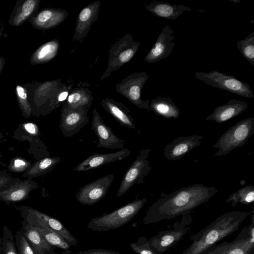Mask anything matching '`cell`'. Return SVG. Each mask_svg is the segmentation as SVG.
I'll return each mask as SVG.
<instances>
[{"label":"cell","instance_id":"1","mask_svg":"<svg viewBox=\"0 0 254 254\" xmlns=\"http://www.w3.org/2000/svg\"><path fill=\"white\" fill-rule=\"evenodd\" d=\"M218 189L202 184H194L177 190L163 196L148 209L143 221L148 224L186 215L214 195Z\"/></svg>","mask_w":254,"mask_h":254},{"label":"cell","instance_id":"2","mask_svg":"<svg viewBox=\"0 0 254 254\" xmlns=\"http://www.w3.org/2000/svg\"><path fill=\"white\" fill-rule=\"evenodd\" d=\"M250 214L245 211H232L220 216L206 227L191 235L192 243L181 254H201L236 232Z\"/></svg>","mask_w":254,"mask_h":254},{"label":"cell","instance_id":"3","mask_svg":"<svg viewBox=\"0 0 254 254\" xmlns=\"http://www.w3.org/2000/svg\"><path fill=\"white\" fill-rule=\"evenodd\" d=\"M146 201V198L135 199L111 213L92 219L88 227L97 231L118 228L132 219Z\"/></svg>","mask_w":254,"mask_h":254},{"label":"cell","instance_id":"4","mask_svg":"<svg viewBox=\"0 0 254 254\" xmlns=\"http://www.w3.org/2000/svg\"><path fill=\"white\" fill-rule=\"evenodd\" d=\"M254 133V118L240 121L227 129L213 145L218 149L214 155H225L232 150L243 146Z\"/></svg>","mask_w":254,"mask_h":254},{"label":"cell","instance_id":"5","mask_svg":"<svg viewBox=\"0 0 254 254\" xmlns=\"http://www.w3.org/2000/svg\"><path fill=\"white\" fill-rule=\"evenodd\" d=\"M23 218L21 223L35 228H48L60 235L71 245H77L76 239L58 220L36 209L21 206L16 208Z\"/></svg>","mask_w":254,"mask_h":254},{"label":"cell","instance_id":"6","mask_svg":"<svg viewBox=\"0 0 254 254\" xmlns=\"http://www.w3.org/2000/svg\"><path fill=\"white\" fill-rule=\"evenodd\" d=\"M251 224L245 226L231 242H223L210 247L201 254H254V215Z\"/></svg>","mask_w":254,"mask_h":254},{"label":"cell","instance_id":"7","mask_svg":"<svg viewBox=\"0 0 254 254\" xmlns=\"http://www.w3.org/2000/svg\"><path fill=\"white\" fill-rule=\"evenodd\" d=\"M192 219L190 213L183 216L173 228L159 231L148 240L150 247L156 254H162L177 244L190 231Z\"/></svg>","mask_w":254,"mask_h":254},{"label":"cell","instance_id":"8","mask_svg":"<svg viewBox=\"0 0 254 254\" xmlns=\"http://www.w3.org/2000/svg\"><path fill=\"white\" fill-rule=\"evenodd\" d=\"M195 77L198 80L214 88L248 98H253L254 94L251 87L246 83L233 75H227L219 71L196 72Z\"/></svg>","mask_w":254,"mask_h":254},{"label":"cell","instance_id":"9","mask_svg":"<svg viewBox=\"0 0 254 254\" xmlns=\"http://www.w3.org/2000/svg\"><path fill=\"white\" fill-rule=\"evenodd\" d=\"M140 44L134 41L130 34H126L119 39L109 50L108 65L101 80L128 63L135 55Z\"/></svg>","mask_w":254,"mask_h":254},{"label":"cell","instance_id":"10","mask_svg":"<svg viewBox=\"0 0 254 254\" xmlns=\"http://www.w3.org/2000/svg\"><path fill=\"white\" fill-rule=\"evenodd\" d=\"M150 151L149 148H143L140 150L138 155L122 179L117 191L118 197L122 196L134 185L143 183L144 178L152 169L147 160Z\"/></svg>","mask_w":254,"mask_h":254},{"label":"cell","instance_id":"11","mask_svg":"<svg viewBox=\"0 0 254 254\" xmlns=\"http://www.w3.org/2000/svg\"><path fill=\"white\" fill-rule=\"evenodd\" d=\"M148 77L145 72H135L123 79L116 85L117 92L139 108L150 111L149 100L144 101L141 98V89Z\"/></svg>","mask_w":254,"mask_h":254},{"label":"cell","instance_id":"12","mask_svg":"<svg viewBox=\"0 0 254 254\" xmlns=\"http://www.w3.org/2000/svg\"><path fill=\"white\" fill-rule=\"evenodd\" d=\"M114 178V175L110 174L85 185L77 192V201L86 205H93L99 201L107 193Z\"/></svg>","mask_w":254,"mask_h":254},{"label":"cell","instance_id":"13","mask_svg":"<svg viewBox=\"0 0 254 254\" xmlns=\"http://www.w3.org/2000/svg\"><path fill=\"white\" fill-rule=\"evenodd\" d=\"M89 110L79 108H67L62 106L60 128L63 135L70 137L78 133L89 122Z\"/></svg>","mask_w":254,"mask_h":254},{"label":"cell","instance_id":"14","mask_svg":"<svg viewBox=\"0 0 254 254\" xmlns=\"http://www.w3.org/2000/svg\"><path fill=\"white\" fill-rule=\"evenodd\" d=\"M91 128L99 138L97 147L110 149L124 148L125 140L115 135L111 128L103 123L96 108L93 111Z\"/></svg>","mask_w":254,"mask_h":254},{"label":"cell","instance_id":"15","mask_svg":"<svg viewBox=\"0 0 254 254\" xmlns=\"http://www.w3.org/2000/svg\"><path fill=\"white\" fill-rule=\"evenodd\" d=\"M174 33L169 25L164 26L154 45L145 56L144 61L154 63L169 56L175 45Z\"/></svg>","mask_w":254,"mask_h":254},{"label":"cell","instance_id":"16","mask_svg":"<svg viewBox=\"0 0 254 254\" xmlns=\"http://www.w3.org/2000/svg\"><path fill=\"white\" fill-rule=\"evenodd\" d=\"M38 187V184L32 179L21 180L18 178H14L7 188L0 192V200L6 203L24 200L28 197L30 193Z\"/></svg>","mask_w":254,"mask_h":254},{"label":"cell","instance_id":"17","mask_svg":"<svg viewBox=\"0 0 254 254\" xmlns=\"http://www.w3.org/2000/svg\"><path fill=\"white\" fill-rule=\"evenodd\" d=\"M203 136L193 135L179 137L164 147V155L168 161H177L199 146Z\"/></svg>","mask_w":254,"mask_h":254},{"label":"cell","instance_id":"18","mask_svg":"<svg viewBox=\"0 0 254 254\" xmlns=\"http://www.w3.org/2000/svg\"><path fill=\"white\" fill-rule=\"evenodd\" d=\"M131 154L130 151L127 148L112 153H94L89 156L81 162L73 170L83 172L96 169L109 163L121 161Z\"/></svg>","mask_w":254,"mask_h":254},{"label":"cell","instance_id":"19","mask_svg":"<svg viewBox=\"0 0 254 254\" xmlns=\"http://www.w3.org/2000/svg\"><path fill=\"white\" fill-rule=\"evenodd\" d=\"M100 2L97 0L88 4L79 13L72 40L79 41L88 34L92 24L98 18Z\"/></svg>","mask_w":254,"mask_h":254},{"label":"cell","instance_id":"20","mask_svg":"<svg viewBox=\"0 0 254 254\" xmlns=\"http://www.w3.org/2000/svg\"><path fill=\"white\" fill-rule=\"evenodd\" d=\"M68 13L59 8H45L37 13L30 19L32 26L37 29L47 30L54 28L62 23Z\"/></svg>","mask_w":254,"mask_h":254},{"label":"cell","instance_id":"21","mask_svg":"<svg viewBox=\"0 0 254 254\" xmlns=\"http://www.w3.org/2000/svg\"><path fill=\"white\" fill-rule=\"evenodd\" d=\"M247 108L246 102L237 99H230L226 104L215 108L206 120L214 121L217 123H224L239 115Z\"/></svg>","mask_w":254,"mask_h":254},{"label":"cell","instance_id":"22","mask_svg":"<svg viewBox=\"0 0 254 254\" xmlns=\"http://www.w3.org/2000/svg\"><path fill=\"white\" fill-rule=\"evenodd\" d=\"M40 0H18L11 12L9 24L17 27L25 21L30 20L36 14L39 8Z\"/></svg>","mask_w":254,"mask_h":254},{"label":"cell","instance_id":"23","mask_svg":"<svg viewBox=\"0 0 254 254\" xmlns=\"http://www.w3.org/2000/svg\"><path fill=\"white\" fill-rule=\"evenodd\" d=\"M101 104L121 126L128 128H136L131 112L124 104L109 98L102 99Z\"/></svg>","mask_w":254,"mask_h":254},{"label":"cell","instance_id":"24","mask_svg":"<svg viewBox=\"0 0 254 254\" xmlns=\"http://www.w3.org/2000/svg\"><path fill=\"white\" fill-rule=\"evenodd\" d=\"M147 10L154 15L167 20L176 19L185 11L191 9L182 4H172L167 2L154 0L148 4H145Z\"/></svg>","mask_w":254,"mask_h":254},{"label":"cell","instance_id":"25","mask_svg":"<svg viewBox=\"0 0 254 254\" xmlns=\"http://www.w3.org/2000/svg\"><path fill=\"white\" fill-rule=\"evenodd\" d=\"M66 101L62 106L67 108H84L89 110L92 105L93 98L91 92L83 87L70 89Z\"/></svg>","mask_w":254,"mask_h":254},{"label":"cell","instance_id":"26","mask_svg":"<svg viewBox=\"0 0 254 254\" xmlns=\"http://www.w3.org/2000/svg\"><path fill=\"white\" fill-rule=\"evenodd\" d=\"M22 225L24 235L35 254H46L51 252L52 246L36 228L22 223Z\"/></svg>","mask_w":254,"mask_h":254},{"label":"cell","instance_id":"27","mask_svg":"<svg viewBox=\"0 0 254 254\" xmlns=\"http://www.w3.org/2000/svg\"><path fill=\"white\" fill-rule=\"evenodd\" d=\"M150 110L156 114L166 118H177L180 115L179 108L171 100L168 98L158 97L149 104Z\"/></svg>","mask_w":254,"mask_h":254},{"label":"cell","instance_id":"28","mask_svg":"<svg viewBox=\"0 0 254 254\" xmlns=\"http://www.w3.org/2000/svg\"><path fill=\"white\" fill-rule=\"evenodd\" d=\"M60 47L59 41L54 39L39 47L31 55V64H38L47 63L57 55Z\"/></svg>","mask_w":254,"mask_h":254},{"label":"cell","instance_id":"29","mask_svg":"<svg viewBox=\"0 0 254 254\" xmlns=\"http://www.w3.org/2000/svg\"><path fill=\"white\" fill-rule=\"evenodd\" d=\"M60 162L61 159L58 157L44 158L32 164L23 176L29 179L41 176L51 171Z\"/></svg>","mask_w":254,"mask_h":254},{"label":"cell","instance_id":"30","mask_svg":"<svg viewBox=\"0 0 254 254\" xmlns=\"http://www.w3.org/2000/svg\"><path fill=\"white\" fill-rule=\"evenodd\" d=\"M254 201V187L253 185H248L232 193L225 202L229 203L231 206L235 207L238 203L248 204Z\"/></svg>","mask_w":254,"mask_h":254},{"label":"cell","instance_id":"31","mask_svg":"<svg viewBox=\"0 0 254 254\" xmlns=\"http://www.w3.org/2000/svg\"><path fill=\"white\" fill-rule=\"evenodd\" d=\"M237 46L242 56L254 67V32L244 39L238 40Z\"/></svg>","mask_w":254,"mask_h":254},{"label":"cell","instance_id":"32","mask_svg":"<svg viewBox=\"0 0 254 254\" xmlns=\"http://www.w3.org/2000/svg\"><path fill=\"white\" fill-rule=\"evenodd\" d=\"M36 229L52 246L63 250H67L70 247L69 244L64 238L51 230L48 228Z\"/></svg>","mask_w":254,"mask_h":254},{"label":"cell","instance_id":"33","mask_svg":"<svg viewBox=\"0 0 254 254\" xmlns=\"http://www.w3.org/2000/svg\"><path fill=\"white\" fill-rule=\"evenodd\" d=\"M15 94L22 116L28 119L32 114V107L28 101L27 92L25 88L18 85L15 88Z\"/></svg>","mask_w":254,"mask_h":254},{"label":"cell","instance_id":"34","mask_svg":"<svg viewBox=\"0 0 254 254\" xmlns=\"http://www.w3.org/2000/svg\"><path fill=\"white\" fill-rule=\"evenodd\" d=\"M2 254H18L13 235L7 226L3 227Z\"/></svg>","mask_w":254,"mask_h":254},{"label":"cell","instance_id":"35","mask_svg":"<svg viewBox=\"0 0 254 254\" xmlns=\"http://www.w3.org/2000/svg\"><path fill=\"white\" fill-rule=\"evenodd\" d=\"M15 240L18 254H35L26 240L22 229L15 234Z\"/></svg>","mask_w":254,"mask_h":254},{"label":"cell","instance_id":"36","mask_svg":"<svg viewBox=\"0 0 254 254\" xmlns=\"http://www.w3.org/2000/svg\"><path fill=\"white\" fill-rule=\"evenodd\" d=\"M31 162L21 157H15L10 161L8 166L9 171L13 173H24L31 166Z\"/></svg>","mask_w":254,"mask_h":254},{"label":"cell","instance_id":"37","mask_svg":"<svg viewBox=\"0 0 254 254\" xmlns=\"http://www.w3.org/2000/svg\"><path fill=\"white\" fill-rule=\"evenodd\" d=\"M129 245L137 254H156L150 247L148 240L144 237L140 238L137 242L130 243Z\"/></svg>","mask_w":254,"mask_h":254},{"label":"cell","instance_id":"38","mask_svg":"<svg viewBox=\"0 0 254 254\" xmlns=\"http://www.w3.org/2000/svg\"><path fill=\"white\" fill-rule=\"evenodd\" d=\"M14 178L6 171L0 170V192L7 188Z\"/></svg>","mask_w":254,"mask_h":254},{"label":"cell","instance_id":"39","mask_svg":"<svg viewBox=\"0 0 254 254\" xmlns=\"http://www.w3.org/2000/svg\"><path fill=\"white\" fill-rule=\"evenodd\" d=\"M23 129L31 136L36 137L40 134L39 129L37 126L32 123H27L22 124Z\"/></svg>","mask_w":254,"mask_h":254},{"label":"cell","instance_id":"40","mask_svg":"<svg viewBox=\"0 0 254 254\" xmlns=\"http://www.w3.org/2000/svg\"><path fill=\"white\" fill-rule=\"evenodd\" d=\"M77 254H119L117 253L105 250H91Z\"/></svg>","mask_w":254,"mask_h":254},{"label":"cell","instance_id":"41","mask_svg":"<svg viewBox=\"0 0 254 254\" xmlns=\"http://www.w3.org/2000/svg\"><path fill=\"white\" fill-rule=\"evenodd\" d=\"M5 62V59L2 57H0V73L1 72L4 68Z\"/></svg>","mask_w":254,"mask_h":254},{"label":"cell","instance_id":"42","mask_svg":"<svg viewBox=\"0 0 254 254\" xmlns=\"http://www.w3.org/2000/svg\"><path fill=\"white\" fill-rule=\"evenodd\" d=\"M3 30V24L0 21V37L1 36Z\"/></svg>","mask_w":254,"mask_h":254},{"label":"cell","instance_id":"43","mask_svg":"<svg viewBox=\"0 0 254 254\" xmlns=\"http://www.w3.org/2000/svg\"><path fill=\"white\" fill-rule=\"evenodd\" d=\"M0 254H2V238L0 236Z\"/></svg>","mask_w":254,"mask_h":254},{"label":"cell","instance_id":"44","mask_svg":"<svg viewBox=\"0 0 254 254\" xmlns=\"http://www.w3.org/2000/svg\"><path fill=\"white\" fill-rule=\"evenodd\" d=\"M3 135L1 132H0V140L3 138Z\"/></svg>","mask_w":254,"mask_h":254},{"label":"cell","instance_id":"45","mask_svg":"<svg viewBox=\"0 0 254 254\" xmlns=\"http://www.w3.org/2000/svg\"><path fill=\"white\" fill-rule=\"evenodd\" d=\"M46 254H56L55 253H51V252L47 253Z\"/></svg>","mask_w":254,"mask_h":254},{"label":"cell","instance_id":"46","mask_svg":"<svg viewBox=\"0 0 254 254\" xmlns=\"http://www.w3.org/2000/svg\"><path fill=\"white\" fill-rule=\"evenodd\" d=\"M1 157V154H0V158Z\"/></svg>","mask_w":254,"mask_h":254}]
</instances>
